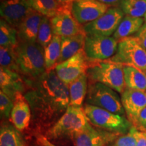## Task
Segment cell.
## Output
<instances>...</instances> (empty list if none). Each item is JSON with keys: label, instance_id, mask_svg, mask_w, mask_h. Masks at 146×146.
<instances>
[{"label": "cell", "instance_id": "cell-20", "mask_svg": "<svg viewBox=\"0 0 146 146\" xmlns=\"http://www.w3.org/2000/svg\"><path fill=\"white\" fill-rule=\"evenodd\" d=\"M89 81L86 73H84L68 85L70 106L82 107L87 96Z\"/></svg>", "mask_w": 146, "mask_h": 146}, {"label": "cell", "instance_id": "cell-22", "mask_svg": "<svg viewBox=\"0 0 146 146\" xmlns=\"http://www.w3.org/2000/svg\"><path fill=\"white\" fill-rule=\"evenodd\" d=\"M143 23L144 19L142 18L125 16L113 35V37L119 41L124 38L135 35L143 26Z\"/></svg>", "mask_w": 146, "mask_h": 146}, {"label": "cell", "instance_id": "cell-37", "mask_svg": "<svg viewBox=\"0 0 146 146\" xmlns=\"http://www.w3.org/2000/svg\"><path fill=\"white\" fill-rule=\"evenodd\" d=\"M77 0H56L60 6H65V5H72V3Z\"/></svg>", "mask_w": 146, "mask_h": 146}, {"label": "cell", "instance_id": "cell-21", "mask_svg": "<svg viewBox=\"0 0 146 146\" xmlns=\"http://www.w3.org/2000/svg\"><path fill=\"white\" fill-rule=\"evenodd\" d=\"M126 88L146 91V72L131 66H123Z\"/></svg>", "mask_w": 146, "mask_h": 146}, {"label": "cell", "instance_id": "cell-14", "mask_svg": "<svg viewBox=\"0 0 146 146\" xmlns=\"http://www.w3.org/2000/svg\"><path fill=\"white\" fill-rule=\"evenodd\" d=\"M121 95L124 110L129 121L133 125L139 113L146 107V93L126 88Z\"/></svg>", "mask_w": 146, "mask_h": 146}, {"label": "cell", "instance_id": "cell-2", "mask_svg": "<svg viewBox=\"0 0 146 146\" xmlns=\"http://www.w3.org/2000/svg\"><path fill=\"white\" fill-rule=\"evenodd\" d=\"M91 126L83 107L69 106L63 116L51 129L45 137L52 143L72 140Z\"/></svg>", "mask_w": 146, "mask_h": 146}, {"label": "cell", "instance_id": "cell-3", "mask_svg": "<svg viewBox=\"0 0 146 146\" xmlns=\"http://www.w3.org/2000/svg\"><path fill=\"white\" fill-rule=\"evenodd\" d=\"M16 52L19 74L24 81H34L46 72L44 48L37 42H18Z\"/></svg>", "mask_w": 146, "mask_h": 146}, {"label": "cell", "instance_id": "cell-7", "mask_svg": "<svg viewBox=\"0 0 146 146\" xmlns=\"http://www.w3.org/2000/svg\"><path fill=\"white\" fill-rule=\"evenodd\" d=\"M109 60L146 72V50L135 36L124 38L118 41L116 53Z\"/></svg>", "mask_w": 146, "mask_h": 146}, {"label": "cell", "instance_id": "cell-4", "mask_svg": "<svg viewBox=\"0 0 146 146\" xmlns=\"http://www.w3.org/2000/svg\"><path fill=\"white\" fill-rule=\"evenodd\" d=\"M86 74L89 83H100L119 94L126 89L123 65L110 60L89 61Z\"/></svg>", "mask_w": 146, "mask_h": 146}, {"label": "cell", "instance_id": "cell-26", "mask_svg": "<svg viewBox=\"0 0 146 146\" xmlns=\"http://www.w3.org/2000/svg\"><path fill=\"white\" fill-rule=\"evenodd\" d=\"M119 8L126 16L142 18L146 13V0H123Z\"/></svg>", "mask_w": 146, "mask_h": 146}, {"label": "cell", "instance_id": "cell-41", "mask_svg": "<svg viewBox=\"0 0 146 146\" xmlns=\"http://www.w3.org/2000/svg\"><path fill=\"white\" fill-rule=\"evenodd\" d=\"M39 146H41V145H39Z\"/></svg>", "mask_w": 146, "mask_h": 146}, {"label": "cell", "instance_id": "cell-36", "mask_svg": "<svg viewBox=\"0 0 146 146\" xmlns=\"http://www.w3.org/2000/svg\"><path fill=\"white\" fill-rule=\"evenodd\" d=\"M97 1L108 5L110 7H119L123 0H97Z\"/></svg>", "mask_w": 146, "mask_h": 146}, {"label": "cell", "instance_id": "cell-18", "mask_svg": "<svg viewBox=\"0 0 146 146\" xmlns=\"http://www.w3.org/2000/svg\"><path fill=\"white\" fill-rule=\"evenodd\" d=\"M43 15L33 10L18 27V42H36Z\"/></svg>", "mask_w": 146, "mask_h": 146}, {"label": "cell", "instance_id": "cell-32", "mask_svg": "<svg viewBox=\"0 0 146 146\" xmlns=\"http://www.w3.org/2000/svg\"><path fill=\"white\" fill-rule=\"evenodd\" d=\"M131 131L136 139V146H146V135L144 131L139 130L134 126Z\"/></svg>", "mask_w": 146, "mask_h": 146}, {"label": "cell", "instance_id": "cell-38", "mask_svg": "<svg viewBox=\"0 0 146 146\" xmlns=\"http://www.w3.org/2000/svg\"><path fill=\"white\" fill-rule=\"evenodd\" d=\"M144 22H145V24H146V13H145V16H144Z\"/></svg>", "mask_w": 146, "mask_h": 146}, {"label": "cell", "instance_id": "cell-34", "mask_svg": "<svg viewBox=\"0 0 146 146\" xmlns=\"http://www.w3.org/2000/svg\"><path fill=\"white\" fill-rule=\"evenodd\" d=\"M135 37L141 44L142 47L146 50V24L145 23L139 31L135 35Z\"/></svg>", "mask_w": 146, "mask_h": 146}, {"label": "cell", "instance_id": "cell-9", "mask_svg": "<svg viewBox=\"0 0 146 146\" xmlns=\"http://www.w3.org/2000/svg\"><path fill=\"white\" fill-rule=\"evenodd\" d=\"M118 44L113 36L86 35L83 50L89 61H104L114 56Z\"/></svg>", "mask_w": 146, "mask_h": 146}, {"label": "cell", "instance_id": "cell-15", "mask_svg": "<svg viewBox=\"0 0 146 146\" xmlns=\"http://www.w3.org/2000/svg\"><path fill=\"white\" fill-rule=\"evenodd\" d=\"M117 135L102 129H96L92 125L74 138V146H106L117 138Z\"/></svg>", "mask_w": 146, "mask_h": 146}, {"label": "cell", "instance_id": "cell-5", "mask_svg": "<svg viewBox=\"0 0 146 146\" xmlns=\"http://www.w3.org/2000/svg\"><path fill=\"white\" fill-rule=\"evenodd\" d=\"M84 110L91 125L102 130L118 135L127 134L133 127V124L124 116L101 108L85 104Z\"/></svg>", "mask_w": 146, "mask_h": 146}, {"label": "cell", "instance_id": "cell-31", "mask_svg": "<svg viewBox=\"0 0 146 146\" xmlns=\"http://www.w3.org/2000/svg\"><path fill=\"white\" fill-rule=\"evenodd\" d=\"M110 146H136V139L130 130L127 134L116 138Z\"/></svg>", "mask_w": 146, "mask_h": 146}, {"label": "cell", "instance_id": "cell-25", "mask_svg": "<svg viewBox=\"0 0 146 146\" xmlns=\"http://www.w3.org/2000/svg\"><path fill=\"white\" fill-rule=\"evenodd\" d=\"M18 45L17 29L1 19L0 21V46L16 47Z\"/></svg>", "mask_w": 146, "mask_h": 146}, {"label": "cell", "instance_id": "cell-35", "mask_svg": "<svg viewBox=\"0 0 146 146\" xmlns=\"http://www.w3.org/2000/svg\"><path fill=\"white\" fill-rule=\"evenodd\" d=\"M36 141H37L38 145L41 146H58L56 144L51 142L45 135H43L41 134H39L37 136Z\"/></svg>", "mask_w": 146, "mask_h": 146}, {"label": "cell", "instance_id": "cell-6", "mask_svg": "<svg viewBox=\"0 0 146 146\" xmlns=\"http://www.w3.org/2000/svg\"><path fill=\"white\" fill-rule=\"evenodd\" d=\"M86 104L121 116L125 114L121 99L117 92L100 83H89Z\"/></svg>", "mask_w": 146, "mask_h": 146}, {"label": "cell", "instance_id": "cell-17", "mask_svg": "<svg viewBox=\"0 0 146 146\" xmlns=\"http://www.w3.org/2000/svg\"><path fill=\"white\" fill-rule=\"evenodd\" d=\"M0 87L1 91L8 95L14 101L17 93L21 92L24 94L26 89V83L19 73L1 68Z\"/></svg>", "mask_w": 146, "mask_h": 146}, {"label": "cell", "instance_id": "cell-24", "mask_svg": "<svg viewBox=\"0 0 146 146\" xmlns=\"http://www.w3.org/2000/svg\"><path fill=\"white\" fill-rule=\"evenodd\" d=\"M60 54L61 36L54 35L50 44L44 49L45 66L46 71L54 70L55 66L58 64Z\"/></svg>", "mask_w": 146, "mask_h": 146}, {"label": "cell", "instance_id": "cell-29", "mask_svg": "<svg viewBox=\"0 0 146 146\" xmlns=\"http://www.w3.org/2000/svg\"><path fill=\"white\" fill-rule=\"evenodd\" d=\"M54 36L50 18L43 16L40 24L36 42L45 49L52 41Z\"/></svg>", "mask_w": 146, "mask_h": 146}, {"label": "cell", "instance_id": "cell-23", "mask_svg": "<svg viewBox=\"0 0 146 146\" xmlns=\"http://www.w3.org/2000/svg\"><path fill=\"white\" fill-rule=\"evenodd\" d=\"M0 146L26 145L23 136L14 126L3 123L0 129Z\"/></svg>", "mask_w": 146, "mask_h": 146}, {"label": "cell", "instance_id": "cell-1", "mask_svg": "<svg viewBox=\"0 0 146 146\" xmlns=\"http://www.w3.org/2000/svg\"><path fill=\"white\" fill-rule=\"evenodd\" d=\"M24 96L30 105L33 129L46 132L59 120L70 106L68 86L54 70L46 71L34 81H25Z\"/></svg>", "mask_w": 146, "mask_h": 146}, {"label": "cell", "instance_id": "cell-8", "mask_svg": "<svg viewBox=\"0 0 146 146\" xmlns=\"http://www.w3.org/2000/svg\"><path fill=\"white\" fill-rule=\"evenodd\" d=\"M124 16L119 7H110L99 18L83 26V31L87 36H110L118 29Z\"/></svg>", "mask_w": 146, "mask_h": 146}, {"label": "cell", "instance_id": "cell-39", "mask_svg": "<svg viewBox=\"0 0 146 146\" xmlns=\"http://www.w3.org/2000/svg\"><path fill=\"white\" fill-rule=\"evenodd\" d=\"M144 133H145V134L146 135V131H144Z\"/></svg>", "mask_w": 146, "mask_h": 146}, {"label": "cell", "instance_id": "cell-33", "mask_svg": "<svg viewBox=\"0 0 146 146\" xmlns=\"http://www.w3.org/2000/svg\"><path fill=\"white\" fill-rule=\"evenodd\" d=\"M133 126L139 130L146 131V107L139 113L135 122L133 124Z\"/></svg>", "mask_w": 146, "mask_h": 146}, {"label": "cell", "instance_id": "cell-27", "mask_svg": "<svg viewBox=\"0 0 146 146\" xmlns=\"http://www.w3.org/2000/svg\"><path fill=\"white\" fill-rule=\"evenodd\" d=\"M33 10L43 16L52 18L59 10L60 5L56 0H27Z\"/></svg>", "mask_w": 146, "mask_h": 146}, {"label": "cell", "instance_id": "cell-12", "mask_svg": "<svg viewBox=\"0 0 146 146\" xmlns=\"http://www.w3.org/2000/svg\"><path fill=\"white\" fill-rule=\"evenodd\" d=\"M110 7L97 0H77L72 3L71 12L74 19L82 26L96 21Z\"/></svg>", "mask_w": 146, "mask_h": 146}, {"label": "cell", "instance_id": "cell-16", "mask_svg": "<svg viewBox=\"0 0 146 146\" xmlns=\"http://www.w3.org/2000/svg\"><path fill=\"white\" fill-rule=\"evenodd\" d=\"M31 110L29 102L23 93H17L10 115L11 122L16 129L23 131L31 123Z\"/></svg>", "mask_w": 146, "mask_h": 146}, {"label": "cell", "instance_id": "cell-11", "mask_svg": "<svg viewBox=\"0 0 146 146\" xmlns=\"http://www.w3.org/2000/svg\"><path fill=\"white\" fill-rule=\"evenodd\" d=\"M72 5L60 6L56 15L50 18L54 35L71 36L85 33L82 25L73 17L71 12Z\"/></svg>", "mask_w": 146, "mask_h": 146}, {"label": "cell", "instance_id": "cell-30", "mask_svg": "<svg viewBox=\"0 0 146 146\" xmlns=\"http://www.w3.org/2000/svg\"><path fill=\"white\" fill-rule=\"evenodd\" d=\"M14 106V100L2 91H0V113L1 119H8L10 117Z\"/></svg>", "mask_w": 146, "mask_h": 146}, {"label": "cell", "instance_id": "cell-13", "mask_svg": "<svg viewBox=\"0 0 146 146\" xmlns=\"http://www.w3.org/2000/svg\"><path fill=\"white\" fill-rule=\"evenodd\" d=\"M33 10L27 0H5L1 2V19L18 29Z\"/></svg>", "mask_w": 146, "mask_h": 146}, {"label": "cell", "instance_id": "cell-42", "mask_svg": "<svg viewBox=\"0 0 146 146\" xmlns=\"http://www.w3.org/2000/svg\"><path fill=\"white\" fill-rule=\"evenodd\" d=\"M145 93H146V91H145Z\"/></svg>", "mask_w": 146, "mask_h": 146}, {"label": "cell", "instance_id": "cell-10", "mask_svg": "<svg viewBox=\"0 0 146 146\" xmlns=\"http://www.w3.org/2000/svg\"><path fill=\"white\" fill-rule=\"evenodd\" d=\"M89 62L85 51L82 50L72 57L56 65L54 71L58 78L68 86L80 76L86 73Z\"/></svg>", "mask_w": 146, "mask_h": 146}, {"label": "cell", "instance_id": "cell-28", "mask_svg": "<svg viewBox=\"0 0 146 146\" xmlns=\"http://www.w3.org/2000/svg\"><path fill=\"white\" fill-rule=\"evenodd\" d=\"M0 65L1 68L19 73L16 47L0 46Z\"/></svg>", "mask_w": 146, "mask_h": 146}, {"label": "cell", "instance_id": "cell-19", "mask_svg": "<svg viewBox=\"0 0 146 146\" xmlns=\"http://www.w3.org/2000/svg\"><path fill=\"white\" fill-rule=\"evenodd\" d=\"M86 34L85 33L71 36L61 37V54L58 64L66 61L83 50Z\"/></svg>", "mask_w": 146, "mask_h": 146}, {"label": "cell", "instance_id": "cell-40", "mask_svg": "<svg viewBox=\"0 0 146 146\" xmlns=\"http://www.w3.org/2000/svg\"><path fill=\"white\" fill-rule=\"evenodd\" d=\"M1 1H5V0H1Z\"/></svg>", "mask_w": 146, "mask_h": 146}]
</instances>
